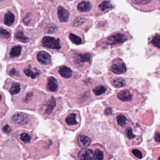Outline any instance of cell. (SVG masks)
Segmentation results:
<instances>
[{"instance_id":"cell-8","label":"cell","mask_w":160,"mask_h":160,"mask_svg":"<svg viewBox=\"0 0 160 160\" xmlns=\"http://www.w3.org/2000/svg\"><path fill=\"white\" fill-rule=\"evenodd\" d=\"M111 123L118 132L122 134L124 131L133 122L126 113L118 112L112 117Z\"/></svg>"},{"instance_id":"cell-22","label":"cell","mask_w":160,"mask_h":160,"mask_svg":"<svg viewBox=\"0 0 160 160\" xmlns=\"http://www.w3.org/2000/svg\"><path fill=\"white\" fill-rule=\"evenodd\" d=\"M14 122L20 125H24L29 122L30 118L27 114L24 113H17L12 117Z\"/></svg>"},{"instance_id":"cell-24","label":"cell","mask_w":160,"mask_h":160,"mask_svg":"<svg viewBox=\"0 0 160 160\" xmlns=\"http://www.w3.org/2000/svg\"><path fill=\"white\" fill-rule=\"evenodd\" d=\"M47 88L51 92H58L59 90V84L58 81L55 78L49 77L47 82Z\"/></svg>"},{"instance_id":"cell-3","label":"cell","mask_w":160,"mask_h":160,"mask_svg":"<svg viewBox=\"0 0 160 160\" xmlns=\"http://www.w3.org/2000/svg\"><path fill=\"white\" fill-rule=\"evenodd\" d=\"M132 39V36L128 32L124 31L117 32L110 34L106 38L100 40L97 43V45L106 48L116 47L123 44L124 42Z\"/></svg>"},{"instance_id":"cell-16","label":"cell","mask_w":160,"mask_h":160,"mask_svg":"<svg viewBox=\"0 0 160 160\" xmlns=\"http://www.w3.org/2000/svg\"><path fill=\"white\" fill-rule=\"evenodd\" d=\"M42 43L44 47L53 50H60L62 48V42L59 38L46 36L44 37L42 41Z\"/></svg>"},{"instance_id":"cell-9","label":"cell","mask_w":160,"mask_h":160,"mask_svg":"<svg viewBox=\"0 0 160 160\" xmlns=\"http://www.w3.org/2000/svg\"><path fill=\"white\" fill-rule=\"evenodd\" d=\"M134 8L142 12H151L160 8V0H127Z\"/></svg>"},{"instance_id":"cell-17","label":"cell","mask_w":160,"mask_h":160,"mask_svg":"<svg viewBox=\"0 0 160 160\" xmlns=\"http://www.w3.org/2000/svg\"><path fill=\"white\" fill-rule=\"evenodd\" d=\"M57 17L59 21L62 24H67L72 20L70 9L64 6H60L57 9Z\"/></svg>"},{"instance_id":"cell-31","label":"cell","mask_w":160,"mask_h":160,"mask_svg":"<svg viewBox=\"0 0 160 160\" xmlns=\"http://www.w3.org/2000/svg\"><path fill=\"white\" fill-rule=\"evenodd\" d=\"M16 39L18 41H20V42H28L29 38L28 37H26L24 34V32L21 31H19L17 32L16 33L15 35Z\"/></svg>"},{"instance_id":"cell-15","label":"cell","mask_w":160,"mask_h":160,"mask_svg":"<svg viewBox=\"0 0 160 160\" xmlns=\"http://www.w3.org/2000/svg\"><path fill=\"white\" fill-rule=\"evenodd\" d=\"M72 156L74 159L78 160H93V150L89 146L86 148L73 150Z\"/></svg>"},{"instance_id":"cell-4","label":"cell","mask_w":160,"mask_h":160,"mask_svg":"<svg viewBox=\"0 0 160 160\" xmlns=\"http://www.w3.org/2000/svg\"><path fill=\"white\" fill-rule=\"evenodd\" d=\"M89 86L93 100L103 99L112 91L102 78L92 79Z\"/></svg>"},{"instance_id":"cell-38","label":"cell","mask_w":160,"mask_h":160,"mask_svg":"<svg viewBox=\"0 0 160 160\" xmlns=\"http://www.w3.org/2000/svg\"><path fill=\"white\" fill-rule=\"evenodd\" d=\"M67 1H73V0H67Z\"/></svg>"},{"instance_id":"cell-26","label":"cell","mask_w":160,"mask_h":160,"mask_svg":"<svg viewBox=\"0 0 160 160\" xmlns=\"http://www.w3.org/2000/svg\"><path fill=\"white\" fill-rule=\"evenodd\" d=\"M37 58L39 62L44 65H48L51 63V56L45 51L39 52L37 55Z\"/></svg>"},{"instance_id":"cell-5","label":"cell","mask_w":160,"mask_h":160,"mask_svg":"<svg viewBox=\"0 0 160 160\" xmlns=\"http://www.w3.org/2000/svg\"><path fill=\"white\" fill-rule=\"evenodd\" d=\"M61 122L67 130L72 132L76 131L81 125L80 112L77 109L69 110L65 115L62 117Z\"/></svg>"},{"instance_id":"cell-37","label":"cell","mask_w":160,"mask_h":160,"mask_svg":"<svg viewBox=\"0 0 160 160\" xmlns=\"http://www.w3.org/2000/svg\"><path fill=\"white\" fill-rule=\"evenodd\" d=\"M2 98L1 95V94H0V101L2 100Z\"/></svg>"},{"instance_id":"cell-21","label":"cell","mask_w":160,"mask_h":160,"mask_svg":"<svg viewBox=\"0 0 160 160\" xmlns=\"http://www.w3.org/2000/svg\"><path fill=\"white\" fill-rule=\"evenodd\" d=\"M129 154L135 160H140L145 157L146 151L140 147H132L129 149Z\"/></svg>"},{"instance_id":"cell-13","label":"cell","mask_w":160,"mask_h":160,"mask_svg":"<svg viewBox=\"0 0 160 160\" xmlns=\"http://www.w3.org/2000/svg\"><path fill=\"white\" fill-rule=\"evenodd\" d=\"M107 80L113 88H121L128 86L132 82L131 78L117 76L108 73L106 75Z\"/></svg>"},{"instance_id":"cell-34","label":"cell","mask_w":160,"mask_h":160,"mask_svg":"<svg viewBox=\"0 0 160 160\" xmlns=\"http://www.w3.org/2000/svg\"><path fill=\"white\" fill-rule=\"evenodd\" d=\"M20 138L25 143H30L31 140V137L27 133H23L20 135Z\"/></svg>"},{"instance_id":"cell-30","label":"cell","mask_w":160,"mask_h":160,"mask_svg":"<svg viewBox=\"0 0 160 160\" xmlns=\"http://www.w3.org/2000/svg\"><path fill=\"white\" fill-rule=\"evenodd\" d=\"M21 88H20V85L19 83H16V82H14L12 84L10 90H9V92H10L12 95H14V94H18L20 92Z\"/></svg>"},{"instance_id":"cell-10","label":"cell","mask_w":160,"mask_h":160,"mask_svg":"<svg viewBox=\"0 0 160 160\" xmlns=\"http://www.w3.org/2000/svg\"><path fill=\"white\" fill-rule=\"evenodd\" d=\"M58 72L61 77L67 81L68 86H72V87L74 85L76 81L79 79L81 77V75L79 72L73 71L71 68L65 65L58 67Z\"/></svg>"},{"instance_id":"cell-11","label":"cell","mask_w":160,"mask_h":160,"mask_svg":"<svg viewBox=\"0 0 160 160\" xmlns=\"http://www.w3.org/2000/svg\"><path fill=\"white\" fill-rule=\"evenodd\" d=\"M93 136L88 130H82L78 132L75 139V143L80 149L88 148L92 142Z\"/></svg>"},{"instance_id":"cell-32","label":"cell","mask_w":160,"mask_h":160,"mask_svg":"<svg viewBox=\"0 0 160 160\" xmlns=\"http://www.w3.org/2000/svg\"><path fill=\"white\" fill-rule=\"evenodd\" d=\"M160 129H159V126H158V128H157V130L155 131L154 135H153V141L152 142V145H153V146L159 145L160 141Z\"/></svg>"},{"instance_id":"cell-2","label":"cell","mask_w":160,"mask_h":160,"mask_svg":"<svg viewBox=\"0 0 160 160\" xmlns=\"http://www.w3.org/2000/svg\"><path fill=\"white\" fill-rule=\"evenodd\" d=\"M93 57V53L88 50L72 49L67 54L66 60L73 69L84 72L90 68Z\"/></svg>"},{"instance_id":"cell-6","label":"cell","mask_w":160,"mask_h":160,"mask_svg":"<svg viewBox=\"0 0 160 160\" xmlns=\"http://www.w3.org/2000/svg\"><path fill=\"white\" fill-rule=\"evenodd\" d=\"M122 134L124 136L126 145L128 147L139 145L143 140L142 129L136 126L134 123L129 126Z\"/></svg>"},{"instance_id":"cell-36","label":"cell","mask_w":160,"mask_h":160,"mask_svg":"<svg viewBox=\"0 0 160 160\" xmlns=\"http://www.w3.org/2000/svg\"><path fill=\"white\" fill-rule=\"evenodd\" d=\"M16 71L14 69H12V70L10 71V74L11 75V76H14L16 74Z\"/></svg>"},{"instance_id":"cell-25","label":"cell","mask_w":160,"mask_h":160,"mask_svg":"<svg viewBox=\"0 0 160 160\" xmlns=\"http://www.w3.org/2000/svg\"><path fill=\"white\" fill-rule=\"evenodd\" d=\"M58 103L57 99L54 97H51L48 101L46 104L45 113L46 115H50L53 113L55 108L58 107Z\"/></svg>"},{"instance_id":"cell-33","label":"cell","mask_w":160,"mask_h":160,"mask_svg":"<svg viewBox=\"0 0 160 160\" xmlns=\"http://www.w3.org/2000/svg\"><path fill=\"white\" fill-rule=\"evenodd\" d=\"M11 37V34L9 32L2 28H0V38L8 40Z\"/></svg>"},{"instance_id":"cell-12","label":"cell","mask_w":160,"mask_h":160,"mask_svg":"<svg viewBox=\"0 0 160 160\" xmlns=\"http://www.w3.org/2000/svg\"><path fill=\"white\" fill-rule=\"evenodd\" d=\"M109 72L116 75L124 74L127 71L126 64L121 58H116L112 60L108 66Z\"/></svg>"},{"instance_id":"cell-23","label":"cell","mask_w":160,"mask_h":160,"mask_svg":"<svg viewBox=\"0 0 160 160\" xmlns=\"http://www.w3.org/2000/svg\"><path fill=\"white\" fill-rule=\"evenodd\" d=\"M89 19L84 18H78L73 22V27L75 28H78L84 29H85V27L89 28V27L90 28L92 24L91 21Z\"/></svg>"},{"instance_id":"cell-18","label":"cell","mask_w":160,"mask_h":160,"mask_svg":"<svg viewBox=\"0 0 160 160\" xmlns=\"http://www.w3.org/2000/svg\"><path fill=\"white\" fill-rule=\"evenodd\" d=\"M67 36L71 42L76 45H80L85 43L84 34L80 31L73 30L68 32Z\"/></svg>"},{"instance_id":"cell-14","label":"cell","mask_w":160,"mask_h":160,"mask_svg":"<svg viewBox=\"0 0 160 160\" xmlns=\"http://www.w3.org/2000/svg\"><path fill=\"white\" fill-rule=\"evenodd\" d=\"M93 150V160H104L110 159L112 155L108 153L104 147L100 144H92L90 146Z\"/></svg>"},{"instance_id":"cell-1","label":"cell","mask_w":160,"mask_h":160,"mask_svg":"<svg viewBox=\"0 0 160 160\" xmlns=\"http://www.w3.org/2000/svg\"><path fill=\"white\" fill-rule=\"evenodd\" d=\"M146 97L132 88L118 90L108 99V105L119 110H129L146 101Z\"/></svg>"},{"instance_id":"cell-29","label":"cell","mask_w":160,"mask_h":160,"mask_svg":"<svg viewBox=\"0 0 160 160\" xmlns=\"http://www.w3.org/2000/svg\"><path fill=\"white\" fill-rule=\"evenodd\" d=\"M21 52H22V47L20 46L13 47L10 51V57L11 58H17L20 56Z\"/></svg>"},{"instance_id":"cell-28","label":"cell","mask_w":160,"mask_h":160,"mask_svg":"<svg viewBox=\"0 0 160 160\" xmlns=\"http://www.w3.org/2000/svg\"><path fill=\"white\" fill-rule=\"evenodd\" d=\"M24 73L27 76L31 78L32 79L37 78L40 74L38 70L32 69L31 67L26 68L24 70Z\"/></svg>"},{"instance_id":"cell-35","label":"cell","mask_w":160,"mask_h":160,"mask_svg":"<svg viewBox=\"0 0 160 160\" xmlns=\"http://www.w3.org/2000/svg\"><path fill=\"white\" fill-rule=\"evenodd\" d=\"M11 130H12V128L10 127L9 125L6 124L3 126L2 128V131L6 133H9L11 132Z\"/></svg>"},{"instance_id":"cell-27","label":"cell","mask_w":160,"mask_h":160,"mask_svg":"<svg viewBox=\"0 0 160 160\" xmlns=\"http://www.w3.org/2000/svg\"><path fill=\"white\" fill-rule=\"evenodd\" d=\"M15 17L14 15L11 12H8L4 17V23L8 27L12 26L14 23Z\"/></svg>"},{"instance_id":"cell-20","label":"cell","mask_w":160,"mask_h":160,"mask_svg":"<svg viewBox=\"0 0 160 160\" xmlns=\"http://www.w3.org/2000/svg\"><path fill=\"white\" fill-rule=\"evenodd\" d=\"M114 8V5L110 1L104 0L103 1L100 2L97 8H96V12H97L98 15L103 14L105 13L109 12Z\"/></svg>"},{"instance_id":"cell-7","label":"cell","mask_w":160,"mask_h":160,"mask_svg":"<svg viewBox=\"0 0 160 160\" xmlns=\"http://www.w3.org/2000/svg\"><path fill=\"white\" fill-rule=\"evenodd\" d=\"M97 3L94 0H77L74 3L75 11L80 16L92 15L96 11Z\"/></svg>"},{"instance_id":"cell-19","label":"cell","mask_w":160,"mask_h":160,"mask_svg":"<svg viewBox=\"0 0 160 160\" xmlns=\"http://www.w3.org/2000/svg\"><path fill=\"white\" fill-rule=\"evenodd\" d=\"M160 36L159 33H156L148 38V46L149 49L155 50V52H160Z\"/></svg>"}]
</instances>
